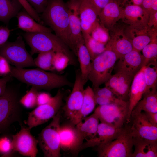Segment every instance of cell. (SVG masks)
Returning <instances> with one entry per match:
<instances>
[{
  "label": "cell",
  "instance_id": "obj_1",
  "mask_svg": "<svg viewBox=\"0 0 157 157\" xmlns=\"http://www.w3.org/2000/svg\"><path fill=\"white\" fill-rule=\"evenodd\" d=\"M11 69L10 74L12 77L38 90H50L73 85L65 76L47 72L39 68L26 69L11 66Z\"/></svg>",
  "mask_w": 157,
  "mask_h": 157
},
{
  "label": "cell",
  "instance_id": "obj_2",
  "mask_svg": "<svg viewBox=\"0 0 157 157\" xmlns=\"http://www.w3.org/2000/svg\"><path fill=\"white\" fill-rule=\"evenodd\" d=\"M42 13L41 19L69 47L70 30L67 3L64 0H48Z\"/></svg>",
  "mask_w": 157,
  "mask_h": 157
},
{
  "label": "cell",
  "instance_id": "obj_3",
  "mask_svg": "<svg viewBox=\"0 0 157 157\" xmlns=\"http://www.w3.org/2000/svg\"><path fill=\"white\" fill-rule=\"evenodd\" d=\"M23 36L31 49V56L42 52L53 51L66 56L69 59V64L77 65L74 54L69 47L60 38L51 32H26Z\"/></svg>",
  "mask_w": 157,
  "mask_h": 157
},
{
  "label": "cell",
  "instance_id": "obj_4",
  "mask_svg": "<svg viewBox=\"0 0 157 157\" xmlns=\"http://www.w3.org/2000/svg\"><path fill=\"white\" fill-rule=\"evenodd\" d=\"M117 60L115 52L105 47V50L92 61L88 79L92 82L94 89L99 87L109 79Z\"/></svg>",
  "mask_w": 157,
  "mask_h": 157
},
{
  "label": "cell",
  "instance_id": "obj_5",
  "mask_svg": "<svg viewBox=\"0 0 157 157\" xmlns=\"http://www.w3.org/2000/svg\"><path fill=\"white\" fill-rule=\"evenodd\" d=\"M61 117L59 110L52 118L51 122L39 135L38 143L44 157H60L61 156L59 134Z\"/></svg>",
  "mask_w": 157,
  "mask_h": 157
},
{
  "label": "cell",
  "instance_id": "obj_6",
  "mask_svg": "<svg viewBox=\"0 0 157 157\" xmlns=\"http://www.w3.org/2000/svg\"><path fill=\"white\" fill-rule=\"evenodd\" d=\"M133 140L130 126L124 127L119 134L114 140L97 146L99 157H132Z\"/></svg>",
  "mask_w": 157,
  "mask_h": 157
},
{
  "label": "cell",
  "instance_id": "obj_7",
  "mask_svg": "<svg viewBox=\"0 0 157 157\" xmlns=\"http://www.w3.org/2000/svg\"><path fill=\"white\" fill-rule=\"evenodd\" d=\"M15 86L7 85L4 93L0 97V132L15 121L19 114L20 99Z\"/></svg>",
  "mask_w": 157,
  "mask_h": 157
},
{
  "label": "cell",
  "instance_id": "obj_8",
  "mask_svg": "<svg viewBox=\"0 0 157 157\" xmlns=\"http://www.w3.org/2000/svg\"><path fill=\"white\" fill-rule=\"evenodd\" d=\"M0 56L9 64L17 68L36 67L34 59L26 49L22 36H19L15 41L7 42L0 47Z\"/></svg>",
  "mask_w": 157,
  "mask_h": 157
},
{
  "label": "cell",
  "instance_id": "obj_9",
  "mask_svg": "<svg viewBox=\"0 0 157 157\" xmlns=\"http://www.w3.org/2000/svg\"><path fill=\"white\" fill-rule=\"evenodd\" d=\"M63 94L59 89L56 94L46 104L37 106L29 113L25 124L31 129L44 124L53 118L62 106Z\"/></svg>",
  "mask_w": 157,
  "mask_h": 157
},
{
  "label": "cell",
  "instance_id": "obj_10",
  "mask_svg": "<svg viewBox=\"0 0 157 157\" xmlns=\"http://www.w3.org/2000/svg\"><path fill=\"white\" fill-rule=\"evenodd\" d=\"M129 102L124 104L113 103L99 106L94 113L99 120L116 128L123 127L127 119Z\"/></svg>",
  "mask_w": 157,
  "mask_h": 157
},
{
  "label": "cell",
  "instance_id": "obj_11",
  "mask_svg": "<svg viewBox=\"0 0 157 157\" xmlns=\"http://www.w3.org/2000/svg\"><path fill=\"white\" fill-rule=\"evenodd\" d=\"M130 119V129L133 138L157 141V126L149 121L144 112L132 111Z\"/></svg>",
  "mask_w": 157,
  "mask_h": 157
},
{
  "label": "cell",
  "instance_id": "obj_12",
  "mask_svg": "<svg viewBox=\"0 0 157 157\" xmlns=\"http://www.w3.org/2000/svg\"><path fill=\"white\" fill-rule=\"evenodd\" d=\"M86 83L82 78L80 70L76 71L72 90L63 108L65 115L72 122L81 109L83 98L84 87Z\"/></svg>",
  "mask_w": 157,
  "mask_h": 157
},
{
  "label": "cell",
  "instance_id": "obj_13",
  "mask_svg": "<svg viewBox=\"0 0 157 157\" xmlns=\"http://www.w3.org/2000/svg\"><path fill=\"white\" fill-rule=\"evenodd\" d=\"M69 12L70 35L69 47L76 56L79 45L84 42L79 16V0H69L67 3Z\"/></svg>",
  "mask_w": 157,
  "mask_h": 157
},
{
  "label": "cell",
  "instance_id": "obj_14",
  "mask_svg": "<svg viewBox=\"0 0 157 157\" xmlns=\"http://www.w3.org/2000/svg\"><path fill=\"white\" fill-rule=\"evenodd\" d=\"M156 30L144 25H129L124 31L132 42L133 49L140 52L150 42L157 39Z\"/></svg>",
  "mask_w": 157,
  "mask_h": 157
},
{
  "label": "cell",
  "instance_id": "obj_15",
  "mask_svg": "<svg viewBox=\"0 0 157 157\" xmlns=\"http://www.w3.org/2000/svg\"><path fill=\"white\" fill-rule=\"evenodd\" d=\"M31 129L22 126L20 131L13 135L12 149L23 155L35 157L38 151V141L31 135Z\"/></svg>",
  "mask_w": 157,
  "mask_h": 157
},
{
  "label": "cell",
  "instance_id": "obj_16",
  "mask_svg": "<svg viewBox=\"0 0 157 157\" xmlns=\"http://www.w3.org/2000/svg\"><path fill=\"white\" fill-rule=\"evenodd\" d=\"M99 121L98 117L94 113L75 125L76 139L72 153L78 154L84 140L87 141L94 137L97 132Z\"/></svg>",
  "mask_w": 157,
  "mask_h": 157
},
{
  "label": "cell",
  "instance_id": "obj_17",
  "mask_svg": "<svg viewBox=\"0 0 157 157\" xmlns=\"http://www.w3.org/2000/svg\"><path fill=\"white\" fill-rule=\"evenodd\" d=\"M134 74L126 71L118 70L111 76L105 83V86L109 88L119 99L128 101L130 89Z\"/></svg>",
  "mask_w": 157,
  "mask_h": 157
},
{
  "label": "cell",
  "instance_id": "obj_18",
  "mask_svg": "<svg viewBox=\"0 0 157 157\" xmlns=\"http://www.w3.org/2000/svg\"><path fill=\"white\" fill-rule=\"evenodd\" d=\"M79 16L84 40L89 36L92 30L99 23L98 14L88 0H79Z\"/></svg>",
  "mask_w": 157,
  "mask_h": 157
},
{
  "label": "cell",
  "instance_id": "obj_19",
  "mask_svg": "<svg viewBox=\"0 0 157 157\" xmlns=\"http://www.w3.org/2000/svg\"><path fill=\"white\" fill-rule=\"evenodd\" d=\"M123 128H116L101 122L98 125L95 136L92 139L83 143L80 151L88 148L97 147L114 140L121 133Z\"/></svg>",
  "mask_w": 157,
  "mask_h": 157
},
{
  "label": "cell",
  "instance_id": "obj_20",
  "mask_svg": "<svg viewBox=\"0 0 157 157\" xmlns=\"http://www.w3.org/2000/svg\"><path fill=\"white\" fill-rule=\"evenodd\" d=\"M144 66L142 67L134 75L131 85L129 95V105L127 123L130 122L131 113L144 93L146 84L144 73Z\"/></svg>",
  "mask_w": 157,
  "mask_h": 157
},
{
  "label": "cell",
  "instance_id": "obj_21",
  "mask_svg": "<svg viewBox=\"0 0 157 157\" xmlns=\"http://www.w3.org/2000/svg\"><path fill=\"white\" fill-rule=\"evenodd\" d=\"M105 47L113 51L118 59L133 49L131 41L125 35L124 29L113 31Z\"/></svg>",
  "mask_w": 157,
  "mask_h": 157
},
{
  "label": "cell",
  "instance_id": "obj_22",
  "mask_svg": "<svg viewBox=\"0 0 157 157\" xmlns=\"http://www.w3.org/2000/svg\"><path fill=\"white\" fill-rule=\"evenodd\" d=\"M123 10L119 3L113 0L106 5L98 15L100 24L107 30H110L117 21L122 19Z\"/></svg>",
  "mask_w": 157,
  "mask_h": 157
},
{
  "label": "cell",
  "instance_id": "obj_23",
  "mask_svg": "<svg viewBox=\"0 0 157 157\" xmlns=\"http://www.w3.org/2000/svg\"><path fill=\"white\" fill-rule=\"evenodd\" d=\"M149 15L140 6L129 5L123 9L122 19L129 25H148Z\"/></svg>",
  "mask_w": 157,
  "mask_h": 157
},
{
  "label": "cell",
  "instance_id": "obj_24",
  "mask_svg": "<svg viewBox=\"0 0 157 157\" xmlns=\"http://www.w3.org/2000/svg\"><path fill=\"white\" fill-rule=\"evenodd\" d=\"M119 60L118 70L135 74L142 67L144 58L140 52L133 49Z\"/></svg>",
  "mask_w": 157,
  "mask_h": 157
},
{
  "label": "cell",
  "instance_id": "obj_25",
  "mask_svg": "<svg viewBox=\"0 0 157 157\" xmlns=\"http://www.w3.org/2000/svg\"><path fill=\"white\" fill-rule=\"evenodd\" d=\"M18 27L28 33L51 32L52 30L35 20L24 10L20 11L17 14Z\"/></svg>",
  "mask_w": 157,
  "mask_h": 157
},
{
  "label": "cell",
  "instance_id": "obj_26",
  "mask_svg": "<svg viewBox=\"0 0 157 157\" xmlns=\"http://www.w3.org/2000/svg\"><path fill=\"white\" fill-rule=\"evenodd\" d=\"M134 150L132 157H156L157 141L133 138Z\"/></svg>",
  "mask_w": 157,
  "mask_h": 157
},
{
  "label": "cell",
  "instance_id": "obj_27",
  "mask_svg": "<svg viewBox=\"0 0 157 157\" xmlns=\"http://www.w3.org/2000/svg\"><path fill=\"white\" fill-rule=\"evenodd\" d=\"M96 104L95 95L92 88L88 86L85 89L81 109L72 122L76 125L91 113Z\"/></svg>",
  "mask_w": 157,
  "mask_h": 157
},
{
  "label": "cell",
  "instance_id": "obj_28",
  "mask_svg": "<svg viewBox=\"0 0 157 157\" xmlns=\"http://www.w3.org/2000/svg\"><path fill=\"white\" fill-rule=\"evenodd\" d=\"M22 8L18 0H0V21L8 24Z\"/></svg>",
  "mask_w": 157,
  "mask_h": 157
},
{
  "label": "cell",
  "instance_id": "obj_29",
  "mask_svg": "<svg viewBox=\"0 0 157 157\" xmlns=\"http://www.w3.org/2000/svg\"><path fill=\"white\" fill-rule=\"evenodd\" d=\"M77 56L80 65V71L82 79L86 83L91 68V60L84 42L81 43L78 47Z\"/></svg>",
  "mask_w": 157,
  "mask_h": 157
},
{
  "label": "cell",
  "instance_id": "obj_30",
  "mask_svg": "<svg viewBox=\"0 0 157 157\" xmlns=\"http://www.w3.org/2000/svg\"><path fill=\"white\" fill-rule=\"evenodd\" d=\"M59 134L61 149L72 152L76 139L75 127L70 125L60 126Z\"/></svg>",
  "mask_w": 157,
  "mask_h": 157
},
{
  "label": "cell",
  "instance_id": "obj_31",
  "mask_svg": "<svg viewBox=\"0 0 157 157\" xmlns=\"http://www.w3.org/2000/svg\"><path fill=\"white\" fill-rule=\"evenodd\" d=\"M143 99L136 104L132 111L135 112H157V93L153 90L144 95Z\"/></svg>",
  "mask_w": 157,
  "mask_h": 157
},
{
  "label": "cell",
  "instance_id": "obj_32",
  "mask_svg": "<svg viewBox=\"0 0 157 157\" xmlns=\"http://www.w3.org/2000/svg\"><path fill=\"white\" fill-rule=\"evenodd\" d=\"M144 73L146 88L145 92L143 96L152 90H156L157 61L151 62L144 66Z\"/></svg>",
  "mask_w": 157,
  "mask_h": 157
},
{
  "label": "cell",
  "instance_id": "obj_33",
  "mask_svg": "<svg viewBox=\"0 0 157 157\" xmlns=\"http://www.w3.org/2000/svg\"><path fill=\"white\" fill-rule=\"evenodd\" d=\"M56 53L53 51H49L38 53L37 57L34 59L36 66L45 71L55 70L53 60Z\"/></svg>",
  "mask_w": 157,
  "mask_h": 157
},
{
  "label": "cell",
  "instance_id": "obj_34",
  "mask_svg": "<svg viewBox=\"0 0 157 157\" xmlns=\"http://www.w3.org/2000/svg\"><path fill=\"white\" fill-rule=\"evenodd\" d=\"M84 44L90 54L91 61L105 49V45L93 39L90 35L84 39Z\"/></svg>",
  "mask_w": 157,
  "mask_h": 157
},
{
  "label": "cell",
  "instance_id": "obj_35",
  "mask_svg": "<svg viewBox=\"0 0 157 157\" xmlns=\"http://www.w3.org/2000/svg\"><path fill=\"white\" fill-rule=\"evenodd\" d=\"M142 51L144 58L142 67L145 66L151 62L157 61V39L154 40L149 43Z\"/></svg>",
  "mask_w": 157,
  "mask_h": 157
},
{
  "label": "cell",
  "instance_id": "obj_36",
  "mask_svg": "<svg viewBox=\"0 0 157 157\" xmlns=\"http://www.w3.org/2000/svg\"><path fill=\"white\" fill-rule=\"evenodd\" d=\"M38 90L32 87L26 93L20 98L19 102L28 108H33L37 106V97L39 93Z\"/></svg>",
  "mask_w": 157,
  "mask_h": 157
},
{
  "label": "cell",
  "instance_id": "obj_37",
  "mask_svg": "<svg viewBox=\"0 0 157 157\" xmlns=\"http://www.w3.org/2000/svg\"><path fill=\"white\" fill-rule=\"evenodd\" d=\"M108 31L99 23L92 30L90 35L96 41L106 45L110 39Z\"/></svg>",
  "mask_w": 157,
  "mask_h": 157
},
{
  "label": "cell",
  "instance_id": "obj_38",
  "mask_svg": "<svg viewBox=\"0 0 157 157\" xmlns=\"http://www.w3.org/2000/svg\"><path fill=\"white\" fill-rule=\"evenodd\" d=\"M55 69L59 72L64 69L69 64L68 57L60 53H56L53 60Z\"/></svg>",
  "mask_w": 157,
  "mask_h": 157
},
{
  "label": "cell",
  "instance_id": "obj_39",
  "mask_svg": "<svg viewBox=\"0 0 157 157\" xmlns=\"http://www.w3.org/2000/svg\"><path fill=\"white\" fill-rule=\"evenodd\" d=\"M93 90L95 96L108 98L118 102L125 101L118 98L111 90L105 86L101 88L99 87Z\"/></svg>",
  "mask_w": 157,
  "mask_h": 157
},
{
  "label": "cell",
  "instance_id": "obj_40",
  "mask_svg": "<svg viewBox=\"0 0 157 157\" xmlns=\"http://www.w3.org/2000/svg\"><path fill=\"white\" fill-rule=\"evenodd\" d=\"M24 10L35 21L39 23L41 22V18L38 14L28 3L26 0H18Z\"/></svg>",
  "mask_w": 157,
  "mask_h": 157
},
{
  "label": "cell",
  "instance_id": "obj_41",
  "mask_svg": "<svg viewBox=\"0 0 157 157\" xmlns=\"http://www.w3.org/2000/svg\"><path fill=\"white\" fill-rule=\"evenodd\" d=\"M38 14L42 13L45 10L48 0H26Z\"/></svg>",
  "mask_w": 157,
  "mask_h": 157
},
{
  "label": "cell",
  "instance_id": "obj_42",
  "mask_svg": "<svg viewBox=\"0 0 157 157\" xmlns=\"http://www.w3.org/2000/svg\"><path fill=\"white\" fill-rule=\"evenodd\" d=\"M11 66L6 59L0 56V76H5L11 72Z\"/></svg>",
  "mask_w": 157,
  "mask_h": 157
},
{
  "label": "cell",
  "instance_id": "obj_43",
  "mask_svg": "<svg viewBox=\"0 0 157 157\" xmlns=\"http://www.w3.org/2000/svg\"><path fill=\"white\" fill-rule=\"evenodd\" d=\"M12 149L11 142L6 137L0 139V152L4 154L9 153Z\"/></svg>",
  "mask_w": 157,
  "mask_h": 157
},
{
  "label": "cell",
  "instance_id": "obj_44",
  "mask_svg": "<svg viewBox=\"0 0 157 157\" xmlns=\"http://www.w3.org/2000/svg\"><path fill=\"white\" fill-rule=\"evenodd\" d=\"M149 14L157 9V0H144L140 6Z\"/></svg>",
  "mask_w": 157,
  "mask_h": 157
},
{
  "label": "cell",
  "instance_id": "obj_45",
  "mask_svg": "<svg viewBox=\"0 0 157 157\" xmlns=\"http://www.w3.org/2000/svg\"><path fill=\"white\" fill-rule=\"evenodd\" d=\"M94 6L98 15L101 10L108 3L113 0H88Z\"/></svg>",
  "mask_w": 157,
  "mask_h": 157
},
{
  "label": "cell",
  "instance_id": "obj_46",
  "mask_svg": "<svg viewBox=\"0 0 157 157\" xmlns=\"http://www.w3.org/2000/svg\"><path fill=\"white\" fill-rule=\"evenodd\" d=\"M11 31V30L6 26L0 27V47L7 42Z\"/></svg>",
  "mask_w": 157,
  "mask_h": 157
},
{
  "label": "cell",
  "instance_id": "obj_47",
  "mask_svg": "<svg viewBox=\"0 0 157 157\" xmlns=\"http://www.w3.org/2000/svg\"><path fill=\"white\" fill-rule=\"evenodd\" d=\"M51 96L45 92L39 93L37 97V106L47 103L51 98Z\"/></svg>",
  "mask_w": 157,
  "mask_h": 157
},
{
  "label": "cell",
  "instance_id": "obj_48",
  "mask_svg": "<svg viewBox=\"0 0 157 157\" xmlns=\"http://www.w3.org/2000/svg\"><path fill=\"white\" fill-rule=\"evenodd\" d=\"M12 77L9 74L0 78V97L4 93L8 83Z\"/></svg>",
  "mask_w": 157,
  "mask_h": 157
},
{
  "label": "cell",
  "instance_id": "obj_49",
  "mask_svg": "<svg viewBox=\"0 0 157 157\" xmlns=\"http://www.w3.org/2000/svg\"><path fill=\"white\" fill-rule=\"evenodd\" d=\"M148 25L150 27L152 28L153 26L154 28H157V11L150 13Z\"/></svg>",
  "mask_w": 157,
  "mask_h": 157
},
{
  "label": "cell",
  "instance_id": "obj_50",
  "mask_svg": "<svg viewBox=\"0 0 157 157\" xmlns=\"http://www.w3.org/2000/svg\"><path fill=\"white\" fill-rule=\"evenodd\" d=\"M144 112L149 121L154 125L157 126V112Z\"/></svg>",
  "mask_w": 157,
  "mask_h": 157
},
{
  "label": "cell",
  "instance_id": "obj_51",
  "mask_svg": "<svg viewBox=\"0 0 157 157\" xmlns=\"http://www.w3.org/2000/svg\"><path fill=\"white\" fill-rule=\"evenodd\" d=\"M144 0H132L134 5L140 6Z\"/></svg>",
  "mask_w": 157,
  "mask_h": 157
},
{
  "label": "cell",
  "instance_id": "obj_52",
  "mask_svg": "<svg viewBox=\"0 0 157 157\" xmlns=\"http://www.w3.org/2000/svg\"><path fill=\"white\" fill-rule=\"evenodd\" d=\"M126 0H124V2H125Z\"/></svg>",
  "mask_w": 157,
  "mask_h": 157
}]
</instances>
